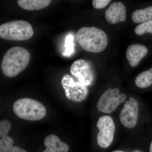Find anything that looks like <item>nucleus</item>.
Masks as SVG:
<instances>
[{
  "instance_id": "obj_1",
  "label": "nucleus",
  "mask_w": 152,
  "mask_h": 152,
  "mask_svg": "<svg viewBox=\"0 0 152 152\" xmlns=\"http://www.w3.org/2000/svg\"><path fill=\"white\" fill-rule=\"evenodd\" d=\"M31 55L26 49L21 47L9 49L3 57L1 69L5 75L13 77L24 70L29 63Z\"/></svg>"
},
{
  "instance_id": "obj_2",
  "label": "nucleus",
  "mask_w": 152,
  "mask_h": 152,
  "mask_svg": "<svg viewBox=\"0 0 152 152\" xmlns=\"http://www.w3.org/2000/svg\"><path fill=\"white\" fill-rule=\"evenodd\" d=\"M78 43L88 52H102L108 45V37L102 30L94 27H84L79 29L76 34Z\"/></svg>"
},
{
  "instance_id": "obj_3",
  "label": "nucleus",
  "mask_w": 152,
  "mask_h": 152,
  "mask_svg": "<svg viewBox=\"0 0 152 152\" xmlns=\"http://www.w3.org/2000/svg\"><path fill=\"white\" fill-rule=\"evenodd\" d=\"M13 109L20 118L30 121H39L46 115V109L40 102L30 99L22 98L14 103Z\"/></svg>"
},
{
  "instance_id": "obj_4",
  "label": "nucleus",
  "mask_w": 152,
  "mask_h": 152,
  "mask_svg": "<svg viewBox=\"0 0 152 152\" xmlns=\"http://www.w3.org/2000/svg\"><path fill=\"white\" fill-rule=\"evenodd\" d=\"M33 35L31 25L23 20L7 22L0 26V37L4 39L26 41L31 39Z\"/></svg>"
},
{
  "instance_id": "obj_5",
  "label": "nucleus",
  "mask_w": 152,
  "mask_h": 152,
  "mask_svg": "<svg viewBox=\"0 0 152 152\" xmlns=\"http://www.w3.org/2000/svg\"><path fill=\"white\" fill-rule=\"evenodd\" d=\"M126 99V95L120 94L118 88L107 89L99 98L97 104V109L102 113H111Z\"/></svg>"
},
{
  "instance_id": "obj_6",
  "label": "nucleus",
  "mask_w": 152,
  "mask_h": 152,
  "mask_svg": "<svg viewBox=\"0 0 152 152\" xmlns=\"http://www.w3.org/2000/svg\"><path fill=\"white\" fill-rule=\"evenodd\" d=\"M96 126L99 130L97 135V143L103 148H108L113 141L115 126L112 117L104 115L100 117Z\"/></svg>"
},
{
  "instance_id": "obj_7",
  "label": "nucleus",
  "mask_w": 152,
  "mask_h": 152,
  "mask_svg": "<svg viewBox=\"0 0 152 152\" xmlns=\"http://www.w3.org/2000/svg\"><path fill=\"white\" fill-rule=\"evenodd\" d=\"M139 104L134 98L130 97L124 105L120 114V120L128 129L134 127L137 122Z\"/></svg>"
},
{
  "instance_id": "obj_8",
  "label": "nucleus",
  "mask_w": 152,
  "mask_h": 152,
  "mask_svg": "<svg viewBox=\"0 0 152 152\" xmlns=\"http://www.w3.org/2000/svg\"><path fill=\"white\" fill-rule=\"evenodd\" d=\"M71 72L84 84L90 85L94 78L91 65L84 60L75 61L71 66Z\"/></svg>"
},
{
  "instance_id": "obj_9",
  "label": "nucleus",
  "mask_w": 152,
  "mask_h": 152,
  "mask_svg": "<svg viewBox=\"0 0 152 152\" xmlns=\"http://www.w3.org/2000/svg\"><path fill=\"white\" fill-rule=\"evenodd\" d=\"M126 9L124 5L121 2L113 3L106 10L105 17L106 21L110 24L124 21L126 19Z\"/></svg>"
},
{
  "instance_id": "obj_10",
  "label": "nucleus",
  "mask_w": 152,
  "mask_h": 152,
  "mask_svg": "<svg viewBox=\"0 0 152 152\" xmlns=\"http://www.w3.org/2000/svg\"><path fill=\"white\" fill-rule=\"evenodd\" d=\"M148 53L146 47L141 44H133L127 49L126 56L130 65L134 67L140 62Z\"/></svg>"
},
{
  "instance_id": "obj_11",
  "label": "nucleus",
  "mask_w": 152,
  "mask_h": 152,
  "mask_svg": "<svg viewBox=\"0 0 152 152\" xmlns=\"http://www.w3.org/2000/svg\"><path fill=\"white\" fill-rule=\"evenodd\" d=\"M11 127V123L8 120L0 122V152H4L13 146V140L8 136Z\"/></svg>"
},
{
  "instance_id": "obj_12",
  "label": "nucleus",
  "mask_w": 152,
  "mask_h": 152,
  "mask_svg": "<svg viewBox=\"0 0 152 152\" xmlns=\"http://www.w3.org/2000/svg\"><path fill=\"white\" fill-rule=\"evenodd\" d=\"M46 148L42 152H68L67 144L61 141L58 136L53 134L47 136L44 140Z\"/></svg>"
},
{
  "instance_id": "obj_13",
  "label": "nucleus",
  "mask_w": 152,
  "mask_h": 152,
  "mask_svg": "<svg viewBox=\"0 0 152 152\" xmlns=\"http://www.w3.org/2000/svg\"><path fill=\"white\" fill-rule=\"evenodd\" d=\"M50 0H18V5L24 10H38L48 7L51 2Z\"/></svg>"
},
{
  "instance_id": "obj_14",
  "label": "nucleus",
  "mask_w": 152,
  "mask_h": 152,
  "mask_svg": "<svg viewBox=\"0 0 152 152\" xmlns=\"http://www.w3.org/2000/svg\"><path fill=\"white\" fill-rule=\"evenodd\" d=\"M132 19L135 23H142L152 20V6L135 11L132 14Z\"/></svg>"
},
{
  "instance_id": "obj_15",
  "label": "nucleus",
  "mask_w": 152,
  "mask_h": 152,
  "mask_svg": "<svg viewBox=\"0 0 152 152\" xmlns=\"http://www.w3.org/2000/svg\"><path fill=\"white\" fill-rule=\"evenodd\" d=\"M137 86L144 88L152 85V68L139 74L135 80Z\"/></svg>"
},
{
  "instance_id": "obj_16",
  "label": "nucleus",
  "mask_w": 152,
  "mask_h": 152,
  "mask_svg": "<svg viewBox=\"0 0 152 152\" xmlns=\"http://www.w3.org/2000/svg\"><path fill=\"white\" fill-rule=\"evenodd\" d=\"M134 32L138 35H142L146 33L152 34V20L136 26Z\"/></svg>"
},
{
  "instance_id": "obj_17",
  "label": "nucleus",
  "mask_w": 152,
  "mask_h": 152,
  "mask_svg": "<svg viewBox=\"0 0 152 152\" xmlns=\"http://www.w3.org/2000/svg\"><path fill=\"white\" fill-rule=\"evenodd\" d=\"M75 45L74 43V37L72 35L69 34L66 38L65 44V51L63 55L64 56H70L75 53Z\"/></svg>"
},
{
  "instance_id": "obj_18",
  "label": "nucleus",
  "mask_w": 152,
  "mask_h": 152,
  "mask_svg": "<svg viewBox=\"0 0 152 152\" xmlns=\"http://www.w3.org/2000/svg\"><path fill=\"white\" fill-rule=\"evenodd\" d=\"M111 1L110 0H94L92 5L95 8L102 9L107 7Z\"/></svg>"
},
{
  "instance_id": "obj_19",
  "label": "nucleus",
  "mask_w": 152,
  "mask_h": 152,
  "mask_svg": "<svg viewBox=\"0 0 152 152\" xmlns=\"http://www.w3.org/2000/svg\"><path fill=\"white\" fill-rule=\"evenodd\" d=\"M4 152H27L26 150L17 146H12Z\"/></svg>"
},
{
  "instance_id": "obj_20",
  "label": "nucleus",
  "mask_w": 152,
  "mask_h": 152,
  "mask_svg": "<svg viewBox=\"0 0 152 152\" xmlns=\"http://www.w3.org/2000/svg\"><path fill=\"white\" fill-rule=\"evenodd\" d=\"M150 152H152V141L150 145Z\"/></svg>"
},
{
  "instance_id": "obj_21",
  "label": "nucleus",
  "mask_w": 152,
  "mask_h": 152,
  "mask_svg": "<svg viewBox=\"0 0 152 152\" xmlns=\"http://www.w3.org/2000/svg\"><path fill=\"white\" fill-rule=\"evenodd\" d=\"M112 152H123V151H113Z\"/></svg>"
}]
</instances>
